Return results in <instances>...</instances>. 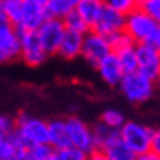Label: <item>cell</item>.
Returning <instances> with one entry per match:
<instances>
[{"instance_id": "1", "label": "cell", "mask_w": 160, "mask_h": 160, "mask_svg": "<svg viewBox=\"0 0 160 160\" xmlns=\"http://www.w3.org/2000/svg\"><path fill=\"white\" fill-rule=\"evenodd\" d=\"M160 23L147 15L139 5L126 17L124 31L132 38L136 44H154Z\"/></svg>"}, {"instance_id": "2", "label": "cell", "mask_w": 160, "mask_h": 160, "mask_svg": "<svg viewBox=\"0 0 160 160\" xmlns=\"http://www.w3.org/2000/svg\"><path fill=\"white\" fill-rule=\"evenodd\" d=\"M15 134L28 147L49 144V121H44L26 113H20L17 116Z\"/></svg>"}, {"instance_id": "3", "label": "cell", "mask_w": 160, "mask_h": 160, "mask_svg": "<svg viewBox=\"0 0 160 160\" xmlns=\"http://www.w3.org/2000/svg\"><path fill=\"white\" fill-rule=\"evenodd\" d=\"M118 88L129 103L139 105V103L149 101L154 97V93L157 90V83L155 80L149 78L147 75L141 74V72H134V74L124 75Z\"/></svg>"}, {"instance_id": "4", "label": "cell", "mask_w": 160, "mask_h": 160, "mask_svg": "<svg viewBox=\"0 0 160 160\" xmlns=\"http://www.w3.org/2000/svg\"><path fill=\"white\" fill-rule=\"evenodd\" d=\"M121 139L136 155L145 154L152 149V136L154 129L137 121H128L119 131Z\"/></svg>"}, {"instance_id": "5", "label": "cell", "mask_w": 160, "mask_h": 160, "mask_svg": "<svg viewBox=\"0 0 160 160\" xmlns=\"http://www.w3.org/2000/svg\"><path fill=\"white\" fill-rule=\"evenodd\" d=\"M110 54H113V49H111V44H110L106 36L100 34L93 30H90L83 36L82 57L93 69H97Z\"/></svg>"}, {"instance_id": "6", "label": "cell", "mask_w": 160, "mask_h": 160, "mask_svg": "<svg viewBox=\"0 0 160 160\" xmlns=\"http://www.w3.org/2000/svg\"><path fill=\"white\" fill-rule=\"evenodd\" d=\"M21 38V61L30 67H38L48 59V52L42 48L38 31H23L18 30Z\"/></svg>"}, {"instance_id": "7", "label": "cell", "mask_w": 160, "mask_h": 160, "mask_svg": "<svg viewBox=\"0 0 160 160\" xmlns=\"http://www.w3.org/2000/svg\"><path fill=\"white\" fill-rule=\"evenodd\" d=\"M65 121H67V128H69L72 145L74 147L83 150L88 155L97 150L95 139H93V128H90L78 116H69V118H65Z\"/></svg>"}, {"instance_id": "8", "label": "cell", "mask_w": 160, "mask_h": 160, "mask_svg": "<svg viewBox=\"0 0 160 160\" xmlns=\"http://www.w3.org/2000/svg\"><path fill=\"white\" fill-rule=\"evenodd\" d=\"M21 59V38L15 26L0 21V61L12 62Z\"/></svg>"}, {"instance_id": "9", "label": "cell", "mask_w": 160, "mask_h": 160, "mask_svg": "<svg viewBox=\"0 0 160 160\" xmlns=\"http://www.w3.org/2000/svg\"><path fill=\"white\" fill-rule=\"evenodd\" d=\"M46 3L48 0H23V18L18 30L38 31L44 21L49 20Z\"/></svg>"}, {"instance_id": "10", "label": "cell", "mask_w": 160, "mask_h": 160, "mask_svg": "<svg viewBox=\"0 0 160 160\" xmlns=\"http://www.w3.org/2000/svg\"><path fill=\"white\" fill-rule=\"evenodd\" d=\"M65 25L62 20H56V18H49L44 21L39 30H38V36H39V41L44 51L51 56V54H57L59 52V48H61V42L64 39V34H65Z\"/></svg>"}, {"instance_id": "11", "label": "cell", "mask_w": 160, "mask_h": 160, "mask_svg": "<svg viewBox=\"0 0 160 160\" xmlns=\"http://www.w3.org/2000/svg\"><path fill=\"white\" fill-rule=\"evenodd\" d=\"M139 72L152 80L160 75V49L155 44H137L136 46Z\"/></svg>"}, {"instance_id": "12", "label": "cell", "mask_w": 160, "mask_h": 160, "mask_svg": "<svg viewBox=\"0 0 160 160\" xmlns=\"http://www.w3.org/2000/svg\"><path fill=\"white\" fill-rule=\"evenodd\" d=\"M124 28H126V17L121 15L119 12H116L114 8H111V7L105 2L101 17L98 20L97 26L93 28V31H97L100 34L106 36V38H110V36H113L116 33L124 31Z\"/></svg>"}, {"instance_id": "13", "label": "cell", "mask_w": 160, "mask_h": 160, "mask_svg": "<svg viewBox=\"0 0 160 160\" xmlns=\"http://www.w3.org/2000/svg\"><path fill=\"white\" fill-rule=\"evenodd\" d=\"M30 147L17 134L0 136V160H28Z\"/></svg>"}, {"instance_id": "14", "label": "cell", "mask_w": 160, "mask_h": 160, "mask_svg": "<svg viewBox=\"0 0 160 160\" xmlns=\"http://www.w3.org/2000/svg\"><path fill=\"white\" fill-rule=\"evenodd\" d=\"M97 72H98L100 78L103 80L106 85H110V87H119L121 82H122V78H124V75H126L124 70H122V67H121V62L118 59V56H116L114 52L110 54L103 62L98 65Z\"/></svg>"}, {"instance_id": "15", "label": "cell", "mask_w": 160, "mask_h": 160, "mask_svg": "<svg viewBox=\"0 0 160 160\" xmlns=\"http://www.w3.org/2000/svg\"><path fill=\"white\" fill-rule=\"evenodd\" d=\"M49 145L56 152L74 147V145H72L69 128H67V121L65 119L56 118L52 121H49Z\"/></svg>"}, {"instance_id": "16", "label": "cell", "mask_w": 160, "mask_h": 160, "mask_svg": "<svg viewBox=\"0 0 160 160\" xmlns=\"http://www.w3.org/2000/svg\"><path fill=\"white\" fill-rule=\"evenodd\" d=\"M83 36L85 34H80L75 31H65L64 34V39L61 42V48H59V54L62 59H77V57H82V49H83Z\"/></svg>"}, {"instance_id": "17", "label": "cell", "mask_w": 160, "mask_h": 160, "mask_svg": "<svg viewBox=\"0 0 160 160\" xmlns=\"http://www.w3.org/2000/svg\"><path fill=\"white\" fill-rule=\"evenodd\" d=\"M23 18V0H2L0 2V21H7L17 30Z\"/></svg>"}, {"instance_id": "18", "label": "cell", "mask_w": 160, "mask_h": 160, "mask_svg": "<svg viewBox=\"0 0 160 160\" xmlns=\"http://www.w3.org/2000/svg\"><path fill=\"white\" fill-rule=\"evenodd\" d=\"M103 7L105 2H100V0H78L77 12L82 15V18L85 20V23L88 25L90 30H93L101 17Z\"/></svg>"}, {"instance_id": "19", "label": "cell", "mask_w": 160, "mask_h": 160, "mask_svg": "<svg viewBox=\"0 0 160 160\" xmlns=\"http://www.w3.org/2000/svg\"><path fill=\"white\" fill-rule=\"evenodd\" d=\"M118 136H119V131L108 128L101 121L95 122V126H93V139H95L97 150H105Z\"/></svg>"}, {"instance_id": "20", "label": "cell", "mask_w": 160, "mask_h": 160, "mask_svg": "<svg viewBox=\"0 0 160 160\" xmlns=\"http://www.w3.org/2000/svg\"><path fill=\"white\" fill-rule=\"evenodd\" d=\"M78 0H48L46 8L49 18L56 20H64L70 12H74L77 8Z\"/></svg>"}, {"instance_id": "21", "label": "cell", "mask_w": 160, "mask_h": 160, "mask_svg": "<svg viewBox=\"0 0 160 160\" xmlns=\"http://www.w3.org/2000/svg\"><path fill=\"white\" fill-rule=\"evenodd\" d=\"M103 152L106 154V157L110 160H136V157H137L134 152L122 142L121 134L116 137V139L108 145Z\"/></svg>"}, {"instance_id": "22", "label": "cell", "mask_w": 160, "mask_h": 160, "mask_svg": "<svg viewBox=\"0 0 160 160\" xmlns=\"http://www.w3.org/2000/svg\"><path fill=\"white\" fill-rule=\"evenodd\" d=\"M121 62V67L124 70V74H134L139 72V61H137V52H136V46L128 48L124 51L116 54Z\"/></svg>"}, {"instance_id": "23", "label": "cell", "mask_w": 160, "mask_h": 160, "mask_svg": "<svg viewBox=\"0 0 160 160\" xmlns=\"http://www.w3.org/2000/svg\"><path fill=\"white\" fill-rule=\"evenodd\" d=\"M100 121L103 122V124H106L108 128L114 129V131H121L122 126L128 122L126 118H124V114H122L119 110H114V108H108V110H105L103 113H101Z\"/></svg>"}, {"instance_id": "24", "label": "cell", "mask_w": 160, "mask_h": 160, "mask_svg": "<svg viewBox=\"0 0 160 160\" xmlns=\"http://www.w3.org/2000/svg\"><path fill=\"white\" fill-rule=\"evenodd\" d=\"M62 21H64V25H65V30H69V31H75V33H80V34H87V33L90 31L88 25L85 23V20L77 12V8L74 12H70Z\"/></svg>"}, {"instance_id": "25", "label": "cell", "mask_w": 160, "mask_h": 160, "mask_svg": "<svg viewBox=\"0 0 160 160\" xmlns=\"http://www.w3.org/2000/svg\"><path fill=\"white\" fill-rule=\"evenodd\" d=\"M108 41H110L111 49H113L114 54H118V52H121V51H124V49H128V48L137 46L136 42L132 41V38H131L126 31H121V33H116V34L110 36V38H108Z\"/></svg>"}, {"instance_id": "26", "label": "cell", "mask_w": 160, "mask_h": 160, "mask_svg": "<svg viewBox=\"0 0 160 160\" xmlns=\"http://www.w3.org/2000/svg\"><path fill=\"white\" fill-rule=\"evenodd\" d=\"M56 155V150L49 144L33 145L28 150V160H51Z\"/></svg>"}, {"instance_id": "27", "label": "cell", "mask_w": 160, "mask_h": 160, "mask_svg": "<svg viewBox=\"0 0 160 160\" xmlns=\"http://www.w3.org/2000/svg\"><path fill=\"white\" fill-rule=\"evenodd\" d=\"M108 5L114 8L116 12H119L121 15L128 17L131 12H132L136 7H137V2L136 0H110V2H106Z\"/></svg>"}, {"instance_id": "28", "label": "cell", "mask_w": 160, "mask_h": 160, "mask_svg": "<svg viewBox=\"0 0 160 160\" xmlns=\"http://www.w3.org/2000/svg\"><path fill=\"white\" fill-rule=\"evenodd\" d=\"M137 5L160 23V0H141V2H137Z\"/></svg>"}, {"instance_id": "29", "label": "cell", "mask_w": 160, "mask_h": 160, "mask_svg": "<svg viewBox=\"0 0 160 160\" xmlns=\"http://www.w3.org/2000/svg\"><path fill=\"white\" fill-rule=\"evenodd\" d=\"M59 160H88V154H85L83 150H80L77 147H69L65 150L57 152Z\"/></svg>"}, {"instance_id": "30", "label": "cell", "mask_w": 160, "mask_h": 160, "mask_svg": "<svg viewBox=\"0 0 160 160\" xmlns=\"http://www.w3.org/2000/svg\"><path fill=\"white\" fill-rule=\"evenodd\" d=\"M17 131V118H12L8 114L0 116V136H10Z\"/></svg>"}, {"instance_id": "31", "label": "cell", "mask_w": 160, "mask_h": 160, "mask_svg": "<svg viewBox=\"0 0 160 160\" xmlns=\"http://www.w3.org/2000/svg\"><path fill=\"white\" fill-rule=\"evenodd\" d=\"M152 152H155V154L160 157V128L154 129V136H152Z\"/></svg>"}, {"instance_id": "32", "label": "cell", "mask_w": 160, "mask_h": 160, "mask_svg": "<svg viewBox=\"0 0 160 160\" xmlns=\"http://www.w3.org/2000/svg\"><path fill=\"white\" fill-rule=\"evenodd\" d=\"M136 160H160V157L155 154V152L149 150V152H145V154L137 155V157H136Z\"/></svg>"}, {"instance_id": "33", "label": "cell", "mask_w": 160, "mask_h": 160, "mask_svg": "<svg viewBox=\"0 0 160 160\" xmlns=\"http://www.w3.org/2000/svg\"><path fill=\"white\" fill-rule=\"evenodd\" d=\"M88 160H110V158L106 157V154L103 150H95L88 155Z\"/></svg>"}, {"instance_id": "34", "label": "cell", "mask_w": 160, "mask_h": 160, "mask_svg": "<svg viewBox=\"0 0 160 160\" xmlns=\"http://www.w3.org/2000/svg\"><path fill=\"white\" fill-rule=\"evenodd\" d=\"M154 44L160 49V28H158V33H157V38H155V41H154Z\"/></svg>"}, {"instance_id": "35", "label": "cell", "mask_w": 160, "mask_h": 160, "mask_svg": "<svg viewBox=\"0 0 160 160\" xmlns=\"http://www.w3.org/2000/svg\"><path fill=\"white\" fill-rule=\"evenodd\" d=\"M155 83H157V90H160V75L157 77V80H155Z\"/></svg>"}]
</instances>
